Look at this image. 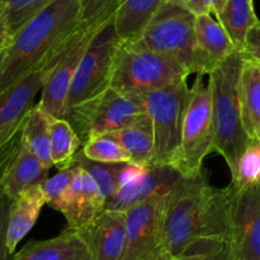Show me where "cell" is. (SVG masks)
Instances as JSON below:
<instances>
[{"instance_id": "obj_7", "label": "cell", "mask_w": 260, "mask_h": 260, "mask_svg": "<svg viewBox=\"0 0 260 260\" xmlns=\"http://www.w3.org/2000/svg\"><path fill=\"white\" fill-rule=\"evenodd\" d=\"M203 74H197L190 86L189 101L183 119L182 141L174 169L192 178L203 172V161L213 151L212 96Z\"/></svg>"}, {"instance_id": "obj_8", "label": "cell", "mask_w": 260, "mask_h": 260, "mask_svg": "<svg viewBox=\"0 0 260 260\" xmlns=\"http://www.w3.org/2000/svg\"><path fill=\"white\" fill-rule=\"evenodd\" d=\"M189 90L188 80H185L142 96L154 131L151 165L174 168L182 141L183 119L189 101Z\"/></svg>"}, {"instance_id": "obj_33", "label": "cell", "mask_w": 260, "mask_h": 260, "mask_svg": "<svg viewBox=\"0 0 260 260\" xmlns=\"http://www.w3.org/2000/svg\"><path fill=\"white\" fill-rule=\"evenodd\" d=\"M76 167H70L69 169L60 170L53 177L47 178L42 184V192L45 196V202L50 207L56 208L58 201L62 197L65 190L70 185L74 175H75Z\"/></svg>"}, {"instance_id": "obj_27", "label": "cell", "mask_w": 260, "mask_h": 260, "mask_svg": "<svg viewBox=\"0 0 260 260\" xmlns=\"http://www.w3.org/2000/svg\"><path fill=\"white\" fill-rule=\"evenodd\" d=\"M123 164H102L86 159L83 152L78 151L71 161V167H79L85 170L106 200V205L118 189L119 172Z\"/></svg>"}, {"instance_id": "obj_36", "label": "cell", "mask_w": 260, "mask_h": 260, "mask_svg": "<svg viewBox=\"0 0 260 260\" xmlns=\"http://www.w3.org/2000/svg\"><path fill=\"white\" fill-rule=\"evenodd\" d=\"M226 2L228 0H189L187 9L192 12L194 15L211 14V13H213L216 18H217L220 13L222 12Z\"/></svg>"}, {"instance_id": "obj_39", "label": "cell", "mask_w": 260, "mask_h": 260, "mask_svg": "<svg viewBox=\"0 0 260 260\" xmlns=\"http://www.w3.org/2000/svg\"><path fill=\"white\" fill-rule=\"evenodd\" d=\"M10 42H12V35H10L9 29H8V25L5 23L4 18L0 14V52L7 50Z\"/></svg>"}, {"instance_id": "obj_26", "label": "cell", "mask_w": 260, "mask_h": 260, "mask_svg": "<svg viewBox=\"0 0 260 260\" xmlns=\"http://www.w3.org/2000/svg\"><path fill=\"white\" fill-rule=\"evenodd\" d=\"M81 141L66 119L50 116V149L52 165L60 170L71 167L74 156L78 154Z\"/></svg>"}, {"instance_id": "obj_3", "label": "cell", "mask_w": 260, "mask_h": 260, "mask_svg": "<svg viewBox=\"0 0 260 260\" xmlns=\"http://www.w3.org/2000/svg\"><path fill=\"white\" fill-rule=\"evenodd\" d=\"M243 62L241 53L235 51L208 74L212 96L213 150L222 155L233 178L240 157L254 144L244 129L241 118L239 86Z\"/></svg>"}, {"instance_id": "obj_43", "label": "cell", "mask_w": 260, "mask_h": 260, "mask_svg": "<svg viewBox=\"0 0 260 260\" xmlns=\"http://www.w3.org/2000/svg\"><path fill=\"white\" fill-rule=\"evenodd\" d=\"M3 53H4V51H2V52H0V60H2V57H3Z\"/></svg>"}, {"instance_id": "obj_16", "label": "cell", "mask_w": 260, "mask_h": 260, "mask_svg": "<svg viewBox=\"0 0 260 260\" xmlns=\"http://www.w3.org/2000/svg\"><path fill=\"white\" fill-rule=\"evenodd\" d=\"M48 170L50 169L20 142L0 179V193L9 201L15 200L25 190L42 185L47 179Z\"/></svg>"}, {"instance_id": "obj_21", "label": "cell", "mask_w": 260, "mask_h": 260, "mask_svg": "<svg viewBox=\"0 0 260 260\" xmlns=\"http://www.w3.org/2000/svg\"><path fill=\"white\" fill-rule=\"evenodd\" d=\"M241 118L246 135L253 142L260 141V65L244 60L240 74Z\"/></svg>"}, {"instance_id": "obj_5", "label": "cell", "mask_w": 260, "mask_h": 260, "mask_svg": "<svg viewBox=\"0 0 260 260\" xmlns=\"http://www.w3.org/2000/svg\"><path fill=\"white\" fill-rule=\"evenodd\" d=\"M121 40L113 22L104 25L93 37L79 62L69 95L63 119L75 128L93 104L111 88L114 53Z\"/></svg>"}, {"instance_id": "obj_20", "label": "cell", "mask_w": 260, "mask_h": 260, "mask_svg": "<svg viewBox=\"0 0 260 260\" xmlns=\"http://www.w3.org/2000/svg\"><path fill=\"white\" fill-rule=\"evenodd\" d=\"M194 29L198 48L210 73L236 51L226 30L211 14L196 15Z\"/></svg>"}, {"instance_id": "obj_44", "label": "cell", "mask_w": 260, "mask_h": 260, "mask_svg": "<svg viewBox=\"0 0 260 260\" xmlns=\"http://www.w3.org/2000/svg\"><path fill=\"white\" fill-rule=\"evenodd\" d=\"M172 260H178V259H177V258H173Z\"/></svg>"}, {"instance_id": "obj_1", "label": "cell", "mask_w": 260, "mask_h": 260, "mask_svg": "<svg viewBox=\"0 0 260 260\" xmlns=\"http://www.w3.org/2000/svg\"><path fill=\"white\" fill-rule=\"evenodd\" d=\"M231 187L216 188L203 170L183 177L167 194L162 217L164 250L178 258L201 240H230Z\"/></svg>"}, {"instance_id": "obj_29", "label": "cell", "mask_w": 260, "mask_h": 260, "mask_svg": "<svg viewBox=\"0 0 260 260\" xmlns=\"http://www.w3.org/2000/svg\"><path fill=\"white\" fill-rule=\"evenodd\" d=\"M86 159L102 164H129V156L112 135L90 137L81 150Z\"/></svg>"}, {"instance_id": "obj_37", "label": "cell", "mask_w": 260, "mask_h": 260, "mask_svg": "<svg viewBox=\"0 0 260 260\" xmlns=\"http://www.w3.org/2000/svg\"><path fill=\"white\" fill-rule=\"evenodd\" d=\"M10 201L0 193V260H10L7 248V221Z\"/></svg>"}, {"instance_id": "obj_25", "label": "cell", "mask_w": 260, "mask_h": 260, "mask_svg": "<svg viewBox=\"0 0 260 260\" xmlns=\"http://www.w3.org/2000/svg\"><path fill=\"white\" fill-rule=\"evenodd\" d=\"M20 142L48 169L53 167L50 149V116L41 108L40 104L33 106L28 112Z\"/></svg>"}, {"instance_id": "obj_41", "label": "cell", "mask_w": 260, "mask_h": 260, "mask_svg": "<svg viewBox=\"0 0 260 260\" xmlns=\"http://www.w3.org/2000/svg\"><path fill=\"white\" fill-rule=\"evenodd\" d=\"M13 157V156H12ZM12 160V159H10ZM9 160V161H10ZM9 161L8 162H5L4 165H2V167H0V179H2V177H3V174H4V172H5V169H7V167H8V164H9Z\"/></svg>"}, {"instance_id": "obj_6", "label": "cell", "mask_w": 260, "mask_h": 260, "mask_svg": "<svg viewBox=\"0 0 260 260\" xmlns=\"http://www.w3.org/2000/svg\"><path fill=\"white\" fill-rule=\"evenodd\" d=\"M196 15L184 7L173 4L160 5L137 46L175 58L189 74L208 75L196 40Z\"/></svg>"}, {"instance_id": "obj_2", "label": "cell", "mask_w": 260, "mask_h": 260, "mask_svg": "<svg viewBox=\"0 0 260 260\" xmlns=\"http://www.w3.org/2000/svg\"><path fill=\"white\" fill-rule=\"evenodd\" d=\"M79 25V0H55L25 23L0 60V94L46 68Z\"/></svg>"}, {"instance_id": "obj_31", "label": "cell", "mask_w": 260, "mask_h": 260, "mask_svg": "<svg viewBox=\"0 0 260 260\" xmlns=\"http://www.w3.org/2000/svg\"><path fill=\"white\" fill-rule=\"evenodd\" d=\"M178 260H234L230 240H201L193 244Z\"/></svg>"}, {"instance_id": "obj_18", "label": "cell", "mask_w": 260, "mask_h": 260, "mask_svg": "<svg viewBox=\"0 0 260 260\" xmlns=\"http://www.w3.org/2000/svg\"><path fill=\"white\" fill-rule=\"evenodd\" d=\"M10 260H93L76 231L65 230L56 238L27 244Z\"/></svg>"}, {"instance_id": "obj_30", "label": "cell", "mask_w": 260, "mask_h": 260, "mask_svg": "<svg viewBox=\"0 0 260 260\" xmlns=\"http://www.w3.org/2000/svg\"><path fill=\"white\" fill-rule=\"evenodd\" d=\"M121 0H79V28L99 29L113 22Z\"/></svg>"}, {"instance_id": "obj_10", "label": "cell", "mask_w": 260, "mask_h": 260, "mask_svg": "<svg viewBox=\"0 0 260 260\" xmlns=\"http://www.w3.org/2000/svg\"><path fill=\"white\" fill-rule=\"evenodd\" d=\"M167 194L155 196L126 211V244L122 260H159L165 255L162 217Z\"/></svg>"}, {"instance_id": "obj_11", "label": "cell", "mask_w": 260, "mask_h": 260, "mask_svg": "<svg viewBox=\"0 0 260 260\" xmlns=\"http://www.w3.org/2000/svg\"><path fill=\"white\" fill-rule=\"evenodd\" d=\"M230 187V244L234 260H260V183Z\"/></svg>"}, {"instance_id": "obj_24", "label": "cell", "mask_w": 260, "mask_h": 260, "mask_svg": "<svg viewBox=\"0 0 260 260\" xmlns=\"http://www.w3.org/2000/svg\"><path fill=\"white\" fill-rule=\"evenodd\" d=\"M217 20L239 52L245 45L249 30L259 22L254 10L253 0H228Z\"/></svg>"}, {"instance_id": "obj_4", "label": "cell", "mask_w": 260, "mask_h": 260, "mask_svg": "<svg viewBox=\"0 0 260 260\" xmlns=\"http://www.w3.org/2000/svg\"><path fill=\"white\" fill-rule=\"evenodd\" d=\"M188 76L175 58L121 41L114 53L111 88L124 95L142 98L188 80Z\"/></svg>"}, {"instance_id": "obj_23", "label": "cell", "mask_w": 260, "mask_h": 260, "mask_svg": "<svg viewBox=\"0 0 260 260\" xmlns=\"http://www.w3.org/2000/svg\"><path fill=\"white\" fill-rule=\"evenodd\" d=\"M129 156V164L151 167L154 160V131L149 114L129 126L111 132Z\"/></svg>"}, {"instance_id": "obj_13", "label": "cell", "mask_w": 260, "mask_h": 260, "mask_svg": "<svg viewBox=\"0 0 260 260\" xmlns=\"http://www.w3.org/2000/svg\"><path fill=\"white\" fill-rule=\"evenodd\" d=\"M55 210L62 213L69 230L79 231L106 211V200L90 175L76 167L75 175Z\"/></svg>"}, {"instance_id": "obj_14", "label": "cell", "mask_w": 260, "mask_h": 260, "mask_svg": "<svg viewBox=\"0 0 260 260\" xmlns=\"http://www.w3.org/2000/svg\"><path fill=\"white\" fill-rule=\"evenodd\" d=\"M182 178L170 165H151L139 178L119 187L107 202L106 210L127 211L155 196L168 194Z\"/></svg>"}, {"instance_id": "obj_32", "label": "cell", "mask_w": 260, "mask_h": 260, "mask_svg": "<svg viewBox=\"0 0 260 260\" xmlns=\"http://www.w3.org/2000/svg\"><path fill=\"white\" fill-rule=\"evenodd\" d=\"M260 183V144L254 142L243 154L231 184L238 188Z\"/></svg>"}, {"instance_id": "obj_17", "label": "cell", "mask_w": 260, "mask_h": 260, "mask_svg": "<svg viewBox=\"0 0 260 260\" xmlns=\"http://www.w3.org/2000/svg\"><path fill=\"white\" fill-rule=\"evenodd\" d=\"M46 205L42 185L25 190L10 201L7 221V248L12 255L18 244L36 225L41 210Z\"/></svg>"}, {"instance_id": "obj_28", "label": "cell", "mask_w": 260, "mask_h": 260, "mask_svg": "<svg viewBox=\"0 0 260 260\" xmlns=\"http://www.w3.org/2000/svg\"><path fill=\"white\" fill-rule=\"evenodd\" d=\"M55 0H0V14L12 38L15 33Z\"/></svg>"}, {"instance_id": "obj_38", "label": "cell", "mask_w": 260, "mask_h": 260, "mask_svg": "<svg viewBox=\"0 0 260 260\" xmlns=\"http://www.w3.org/2000/svg\"><path fill=\"white\" fill-rule=\"evenodd\" d=\"M145 170H146V168L137 167V165H134V164L122 165V169L121 172H119V177H118V188L122 187V185L128 184V183H131L132 180L139 178Z\"/></svg>"}, {"instance_id": "obj_45", "label": "cell", "mask_w": 260, "mask_h": 260, "mask_svg": "<svg viewBox=\"0 0 260 260\" xmlns=\"http://www.w3.org/2000/svg\"><path fill=\"white\" fill-rule=\"evenodd\" d=\"M259 144H260V141H259Z\"/></svg>"}, {"instance_id": "obj_40", "label": "cell", "mask_w": 260, "mask_h": 260, "mask_svg": "<svg viewBox=\"0 0 260 260\" xmlns=\"http://www.w3.org/2000/svg\"><path fill=\"white\" fill-rule=\"evenodd\" d=\"M188 2L189 0H161L162 4H173V5H179V7H188Z\"/></svg>"}, {"instance_id": "obj_9", "label": "cell", "mask_w": 260, "mask_h": 260, "mask_svg": "<svg viewBox=\"0 0 260 260\" xmlns=\"http://www.w3.org/2000/svg\"><path fill=\"white\" fill-rule=\"evenodd\" d=\"M99 29H83L76 28L65 46L60 50L55 58L43 69L45 78L41 91V108L53 118H63L66 99L69 95L71 81L78 69L81 57L90 45L94 36Z\"/></svg>"}, {"instance_id": "obj_42", "label": "cell", "mask_w": 260, "mask_h": 260, "mask_svg": "<svg viewBox=\"0 0 260 260\" xmlns=\"http://www.w3.org/2000/svg\"><path fill=\"white\" fill-rule=\"evenodd\" d=\"M172 259H173L172 256H169V255H168V254H165V255H162L159 260H172Z\"/></svg>"}, {"instance_id": "obj_46", "label": "cell", "mask_w": 260, "mask_h": 260, "mask_svg": "<svg viewBox=\"0 0 260 260\" xmlns=\"http://www.w3.org/2000/svg\"><path fill=\"white\" fill-rule=\"evenodd\" d=\"M259 65H260V62H259Z\"/></svg>"}, {"instance_id": "obj_12", "label": "cell", "mask_w": 260, "mask_h": 260, "mask_svg": "<svg viewBox=\"0 0 260 260\" xmlns=\"http://www.w3.org/2000/svg\"><path fill=\"white\" fill-rule=\"evenodd\" d=\"M146 116L144 98L124 95L109 88L74 129L83 145L90 137L111 134Z\"/></svg>"}, {"instance_id": "obj_19", "label": "cell", "mask_w": 260, "mask_h": 260, "mask_svg": "<svg viewBox=\"0 0 260 260\" xmlns=\"http://www.w3.org/2000/svg\"><path fill=\"white\" fill-rule=\"evenodd\" d=\"M45 71L32 73L0 94V128L24 118L33 107V101L42 89Z\"/></svg>"}, {"instance_id": "obj_15", "label": "cell", "mask_w": 260, "mask_h": 260, "mask_svg": "<svg viewBox=\"0 0 260 260\" xmlns=\"http://www.w3.org/2000/svg\"><path fill=\"white\" fill-rule=\"evenodd\" d=\"M76 233L93 260H122L126 244V211L106 210L94 222Z\"/></svg>"}, {"instance_id": "obj_35", "label": "cell", "mask_w": 260, "mask_h": 260, "mask_svg": "<svg viewBox=\"0 0 260 260\" xmlns=\"http://www.w3.org/2000/svg\"><path fill=\"white\" fill-rule=\"evenodd\" d=\"M240 53L244 60L260 62V20L246 35L245 45Z\"/></svg>"}, {"instance_id": "obj_22", "label": "cell", "mask_w": 260, "mask_h": 260, "mask_svg": "<svg viewBox=\"0 0 260 260\" xmlns=\"http://www.w3.org/2000/svg\"><path fill=\"white\" fill-rule=\"evenodd\" d=\"M160 5L161 0H121L113 20L119 40L128 43L137 42Z\"/></svg>"}, {"instance_id": "obj_34", "label": "cell", "mask_w": 260, "mask_h": 260, "mask_svg": "<svg viewBox=\"0 0 260 260\" xmlns=\"http://www.w3.org/2000/svg\"><path fill=\"white\" fill-rule=\"evenodd\" d=\"M27 116L10 126L0 128V167L12 159L20 144L22 129Z\"/></svg>"}]
</instances>
